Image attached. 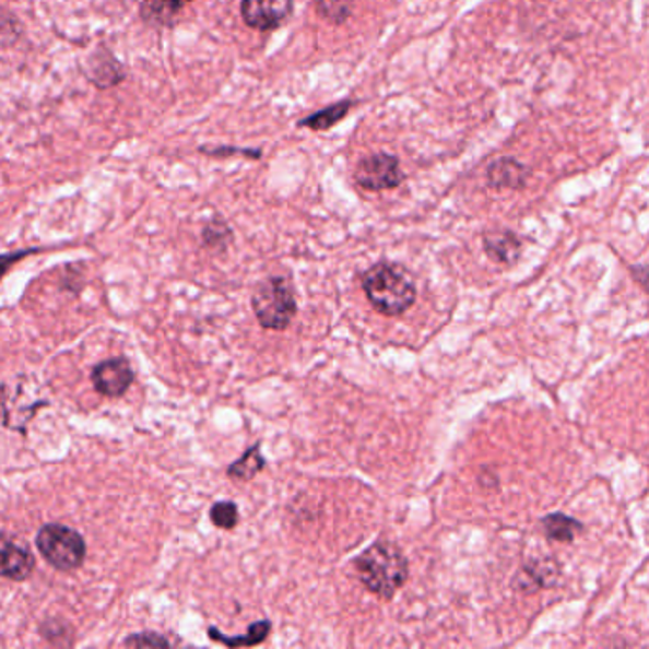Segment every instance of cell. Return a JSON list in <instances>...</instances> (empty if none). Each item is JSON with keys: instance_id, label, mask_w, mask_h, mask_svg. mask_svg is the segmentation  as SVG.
Segmentation results:
<instances>
[{"instance_id": "obj_1", "label": "cell", "mask_w": 649, "mask_h": 649, "mask_svg": "<svg viewBox=\"0 0 649 649\" xmlns=\"http://www.w3.org/2000/svg\"><path fill=\"white\" fill-rule=\"evenodd\" d=\"M354 568L361 583L384 600H391L404 587L410 571L406 556L391 541H379L366 548L354 560Z\"/></svg>"}, {"instance_id": "obj_2", "label": "cell", "mask_w": 649, "mask_h": 649, "mask_svg": "<svg viewBox=\"0 0 649 649\" xmlns=\"http://www.w3.org/2000/svg\"><path fill=\"white\" fill-rule=\"evenodd\" d=\"M361 282L371 307L387 317H399L417 299L412 274L397 263L384 261L369 267L366 273H362Z\"/></svg>"}, {"instance_id": "obj_3", "label": "cell", "mask_w": 649, "mask_h": 649, "mask_svg": "<svg viewBox=\"0 0 649 649\" xmlns=\"http://www.w3.org/2000/svg\"><path fill=\"white\" fill-rule=\"evenodd\" d=\"M251 309L256 312L259 324L266 330H286L297 315L295 292L288 279L273 276L261 282L251 295Z\"/></svg>"}, {"instance_id": "obj_4", "label": "cell", "mask_w": 649, "mask_h": 649, "mask_svg": "<svg viewBox=\"0 0 649 649\" xmlns=\"http://www.w3.org/2000/svg\"><path fill=\"white\" fill-rule=\"evenodd\" d=\"M38 553L59 571H73L81 568L86 558V543L79 531L67 526L48 524L38 531Z\"/></svg>"}, {"instance_id": "obj_5", "label": "cell", "mask_w": 649, "mask_h": 649, "mask_svg": "<svg viewBox=\"0 0 649 649\" xmlns=\"http://www.w3.org/2000/svg\"><path fill=\"white\" fill-rule=\"evenodd\" d=\"M354 179L366 191H387L404 181V172L400 170L397 156L376 153L362 158L354 170Z\"/></svg>"}, {"instance_id": "obj_6", "label": "cell", "mask_w": 649, "mask_h": 649, "mask_svg": "<svg viewBox=\"0 0 649 649\" xmlns=\"http://www.w3.org/2000/svg\"><path fill=\"white\" fill-rule=\"evenodd\" d=\"M294 0H243L240 14L251 30L273 31L288 22Z\"/></svg>"}, {"instance_id": "obj_7", "label": "cell", "mask_w": 649, "mask_h": 649, "mask_svg": "<svg viewBox=\"0 0 649 649\" xmlns=\"http://www.w3.org/2000/svg\"><path fill=\"white\" fill-rule=\"evenodd\" d=\"M92 384L104 397H122L133 384L132 366L125 358L102 362L92 371Z\"/></svg>"}, {"instance_id": "obj_8", "label": "cell", "mask_w": 649, "mask_h": 649, "mask_svg": "<svg viewBox=\"0 0 649 649\" xmlns=\"http://www.w3.org/2000/svg\"><path fill=\"white\" fill-rule=\"evenodd\" d=\"M35 568V558L30 546L8 535H0V577L23 581Z\"/></svg>"}, {"instance_id": "obj_9", "label": "cell", "mask_w": 649, "mask_h": 649, "mask_svg": "<svg viewBox=\"0 0 649 649\" xmlns=\"http://www.w3.org/2000/svg\"><path fill=\"white\" fill-rule=\"evenodd\" d=\"M556 576H558V566L551 558H545V560L526 564L512 585L520 592H538L556 583Z\"/></svg>"}, {"instance_id": "obj_10", "label": "cell", "mask_w": 649, "mask_h": 649, "mask_svg": "<svg viewBox=\"0 0 649 649\" xmlns=\"http://www.w3.org/2000/svg\"><path fill=\"white\" fill-rule=\"evenodd\" d=\"M484 250L497 263L510 266L520 258L522 243L510 231H495V233L484 236Z\"/></svg>"}, {"instance_id": "obj_11", "label": "cell", "mask_w": 649, "mask_h": 649, "mask_svg": "<svg viewBox=\"0 0 649 649\" xmlns=\"http://www.w3.org/2000/svg\"><path fill=\"white\" fill-rule=\"evenodd\" d=\"M526 177H528V172H526L524 166L518 164L517 161H512V158L497 161V163L489 166V172H487L489 184H492V187H497V189L522 187L526 184Z\"/></svg>"}, {"instance_id": "obj_12", "label": "cell", "mask_w": 649, "mask_h": 649, "mask_svg": "<svg viewBox=\"0 0 649 649\" xmlns=\"http://www.w3.org/2000/svg\"><path fill=\"white\" fill-rule=\"evenodd\" d=\"M541 528L546 539L558 543H574V539L583 531V524L576 518L566 517L562 512H553L541 518Z\"/></svg>"}, {"instance_id": "obj_13", "label": "cell", "mask_w": 649, "mask_h": 649, "mask_svg": "<svg viewBox=\"0 0 649 649\" xmlns=\"http://www.w3.org/2000/svg\"><path fill=\"white\" fill-rule=\"evenodd\" d=\"M271 621H259V623H253L248 628V635L246 636H236V638H229V636H223L217 628L210 627L208 628V635L212 640H217V642L225 644V646H229V648H251V646H259V644H263L267 640V636L271 633Z\"/></svg>"}, {"instance_id": "obj_14", "label": "cell", "mask_w": 649, "mask_h": 649, "mask_svg": "<svg viewBox=\"0 0 649 649\" xmlns=\"http://www.w3.org/2000/svg\"><path fill=\"white\" fill-rule=\"evenodd\" d=\"M266 458L259 451V444H256V446H251L250 450H246L243 458L227 469V474L233 480L248 482V480L256 479L259 472L266 469Z\"/></svg>"}, {"instance_id": "obj_15", "label": "cell", "mask_w": 649, "mask_h": 649, "mask_svg": "<svg viewBox=\"0 0 649 649\" xmlns=\"http://www.w3.org/2000/svg\"><path fill=\"white\" fill-rule=\"evenodd\" d=\"M351 107V102H341V104L330 105L317 115H310V117L303 118L299 120L302 128H310V130H326L330 126L338 125L341 118L345 117Z\"/></svg>"}, {"instance_id": "obj_16", "label": "cell", "mask_w": 649, "mask_h": 649, "mask_svg": "<svg viewBox=\"0 0 649 649\" xmlns=\"http://www.w3.org/2000/svg\"><path fill=\"white\" fill-rule=\"evenodd\" d=\"M210 520L222 530H233L238 524V507L233 502L215 503L210 509Z\"/></svg>"}, {"instance_id": "obj_17", "label": "cell", "mask_w": 649, "mask_h": 649, "mask_svg": "<svg viewBox=\"0 0 649 649\" xmlns=\"http://www.w3.org/2000/svg\"><path fill=\"white\" fill-rule=\"evenodd\" d=\"M318 10L320 14L328 17V20H345V15L349 14V7H351V0H317Z\"/></svg>"}, {"instance_id": "obj_18", "label": "cell", "mask_w": 649, "mask_h": 649, "mask_svg": "<svg viewBox=\"0 0 649 649\" xmlns=\"http://www.w3.org/2000/svg\"><path fill=\"white\" fill-rule=\"evenodd\" d=\"M125 644L126 646H138V648H141V646H163V648L170 646V642H168L166 638H163L161 635H153V633L133 635L132 638H128Z\"/></svg>"}, {"instance_id": "obj_19", "label": "cell", "mask_w": 649, "mask_h": 649, "mask_svg": "<svg viewBox=\"0 0 649 649\" xmlns=\"http://www.w3.org/2000/svg\"><path fill=\"white\" fill-rule=\"evenodd\" d=\"M191 0H149V4L155 8L158 14H176L177 10H181Z\"/></svg>"}, {"instance_id": "obj_20", "label": "cell", "mask_w": 649, "mask_h": 649, "mask_svg": "<svg viewBox=\"0 0 649 649\" xmlns=\"http://www.w3.org/2000/svg\"><path fill=\"white\" fill-rule=\"evenodd\" d=\"M27 253H31V251H15V253H10V256H0V279L7 274L8 269L14 266L17 259H22Z\"/></svg>"}]
</instances>
